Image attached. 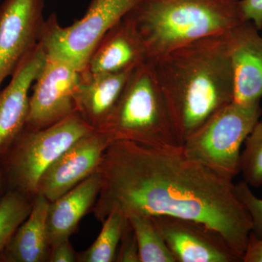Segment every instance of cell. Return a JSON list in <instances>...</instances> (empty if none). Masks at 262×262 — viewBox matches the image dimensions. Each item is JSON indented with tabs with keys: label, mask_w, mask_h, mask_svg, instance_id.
Segmentation results:
<instances>
[{
	"label": "cell",
	"mask_w": 262,
	"mask_h": 262,
	"mask_svg": "<svg viewBox=\"0 0 262 262\" xmlns=\"http://www.w3.org/2000/svg\"><path fill=\"white\" fill-rule=\"evenodd\" d=\"M101 187L93 207L103 222L117 212L170 215L201 222L220 232L244 260L252 228L233 181L192 159L182 146L158 148L113 141L98 168Z\"/></svg>",
	"instance_id": "obj_1"
},
{
	"label": "cell",
	"mask_w": 262,
	"mask_h": 262,
	"mask_svg": "<svg viewBox=\"0 0 262 262\" xmlns=\"http://www.w3.org/2000/svg\"><path fill=\"white\" fill-rule=\"evenodd\" d=\"M229 32L189 43L150 61L179 146L233 101Z\"/></svg>",
	"instance_id": "obj_2"
},
{
	"label": "cell",
	"mask_w": 262,
	"mask_h": 262,
	"mask_svg": "<svg viewBox=\"0 0 262 262\" xmlns=\"http://www.w3.org/2000/svg\"><path fill=\"white\" fill-rule=\"evenodd\" d=\"M127 15L149 61L189 43L229 32L245 22L239 0H141Z\"/></svg>",
	"instance_id": "obj_3"
},
{
	"label": "cell",
	"mask_w": 262,
	"mask_h": 262,
	"mask_svg": "<svg viewBox=\"0 0 262 262\" xmlns=\"http://www.w3.org/2000/svg\"><path fill=\"white\" fill-rule=\"evenodd\" d=\"M97 131L112 142L132 141L158 148L179 146L151 62L134 70L111 115Z\"/></svg>",
	"instance_id": "obj_4"
},
{
	"label": "cell",
	"mask_w": 262,
	"mask_h": 262,
	"mask_svg": "<svg viewBox=\"0 0 262 262\" xmlns=\"http://www.w3.org/2000/svg\"><path fill=\"white\" fill-rule=\"evenodd\" d=\"M94 130L77 113L42 130L24 129L0 163L8 189L35 195L38 183L49 166Z\"/></svg>",
	"instance_id": "obj_5"
},
{
	"label": "cell",
	"mask_w": 262,
	"mask_h": 262,
	"mask_svg": "<svg viewBox=\"0 0 262 262\" xmlns=\"http://www.w3.org/2000/svg\"><path fill=\"white\" fill-rule=\"evenodd\" d=\"M261 114L260 101H232L210 117L181 146L189 158L233 181L239 173L241 146Z\"/></svg>",
	"instance_id": "obj_6"
},
{
	"label": "cell",
	"mask_w": 262,
	"mask_h": 262,
	"mask_svg": "<svg viewBox=\"0 0 262 262\" xmlns=\"http://www.w3.org/2000/svg\"><path fill=\"white\" fill-rule=\"evenodd\" d=\"M141 1L91 0L84 16L69 27H62L53 13L45 22L39 44L46 56L82 71L101 38Z\"/></svg>",
	"instance_id": "obj_7"
},
{
	"label": "cell",
	"mask_w": 262,
	"mask_h": 262,
	"mask_svg": "<svg viewBox=\"0 0 262 262\" xmlns=\"http://www.w3.org/2000/svg\"><path fill=\"white\" fill-rule=\"evenodd\" d=\"M82 71L48 56L29 96L26 130H42L76 113L75 95Z\"/></svg>",
	"instance_id": "obj_8"
},
{
	"label": "cell",
	"mask_w": 262,
	"mask_h": 262,
	"mask_svg": "<svg viewBox=\"0 0 262 262\" xmlns=\"http://www.w3.org/2000/svg\"><path fill=\"white\" fill-rule=\"evenodd\" d=\"M45 0H5L0 5V87L37 49Z\"/></svg>",
	"instance_id": "obj_9"
},
{
	"label": "cell",
	"mask_w": 262,
	"mask_h": 262,
	"mask_svg": "<svg viewBox=\"0 0 262 262\" xmlns=\"http://www.w3.org/2000/svg\"><path fill=\"white\" fill-rule=\"evenodd\" d=\"M153 219L176 262H244L220 232L204 224L170 215Z\"/></svg>",
	"instance_id": "obj_10"
},
{
	"label": "cell",
	"mask_w": 262,
	"mask_h": 262,
	"mask_svg": "<svg viewBox=\"0 0 262 262\" xmlns=\"http://www.w3.org/2000/svg\"><path fill=\"white\" fill-rule=\"evenodd\" d=\"M111 143L97 130L77 141L42 174L36 194L53 202L68 192L98 170Z\"/></svg>",
	"instance_id": "obj_11"
},
{
	"label": "cell",
	"mask_w": 262,
	"mask_h": 262,
	"mask_svg": "<svg viewBox=\"0 0 262 262\" xmlns=\"http://www.w3.org/2000/svg\"><path fill=\"white\" fill-rule=\"evenodd\" d=\"M40 44L12 76L10 83L0 91V163L27 125L29 92L46 62Z\"/></svg>",
	"instance_id": "obj_12"
},
{
	"label": "cell",
	"mask_w": 262,
	"mask_h": 262,
	"mask_svg": "<svg viewBox=\"0 0 262 262\" xmlns=\"http://www.w3.org/2000/svg\"><path fill=\"white\" fill-rule=\"evenodd\" d=\"M249 21L229 33V53L234 75V100L251 103L262 98V35Z\"/></svg>",
	"instance_id": "obj_13"
},
{
	"label": "cell",
	"mask_w": 262,
	"mask_h": 262,
	"mask_svg": "<svg viewBox=\"0 0 262 262\" xmlns=\"http://www.w3.org/2000/svg\"><path fill=\"white\" fill-rule=\"evenodd\" d=\"M148 61L144 43L126 15L101 38L83 70L90 73H118L134 70Z\"/></svg>",
	"instance_id": "obj_14"
},
{
	"label": "cell",
	"mask_w": 262,
	"mask_h": 262,
	"mask_svg": "<svg viewBox=\"0 0 262 262\" xmlns=\"http://www.w3.org/2000/svg\"><path fill=\"white\" fill-rule=\"evenodd\" d=\"M134 70L118 73L82 71L75 95L76 113L95 130H99L111 115Z\"/></svg>",
	"instance_id": "obj_15"
},
{
	"label": "cell",
	"mask_w": 262,
	"mask_h": 262,
	"mask_svg": "<svg viewBox=\"0 0 262 262\" xmlns=\"http://www.w3.org/2000/svg\"><path fill=\"white\" fill-rule=\"evenodd\" d=\"M101 187V174L97 170L56 201L50 202L46 225L51 248L70 239L81 220L94 206Z\"/></svg>",
	"instance_id": "obj_16"
},
{
	"label": "cell",
	"mask_w": 262,
	"mask_h": 262,
	"mask_svg": "<svg viewBox=\"0 0 262 262\" xmlns=\"http://www.w3.org/2000/svg\"><path fill=\"white\" fill-rule=\"evenodd\" d=\"M49 204L50 201L45 196L39 194L34 196L30 213L0 253V261H49L51 246L46 225Z\"/></svg>",
	"instance_id": "obj_17"
},
{
	"label": "cell",
	"mask_w": 262,
	"mask_h": 262,
	"mask_svg": "<svg viewBox=\"0 0 262 262\" xmlns=\"http://www.w3.org/2000/svg\"><path fill=\"white\" fill-rule=\"evenodd\" d=\"M127 220L135 234L140 262H176L152 215H134Z\"/></svg>",
	"instance_id": "obj_18"
},
{
	"label": "cell",
	"mask_w": 262,
	"mask_h": 262,
	"mask_svg": "<svg viewBox=\"0 0 262 262\" xmlns=\"http://www.w3.org/2000/svg\"><path fill=\"white\" fill-rule=\"evenodd\" d=\"M128 220L117 212H113L103 220V227L91 247L77 254L81 262H113L116 261L117 249Z\"/></svg>",
	"instance_id": "obj_19"
},
{
	"label": "cell",
	"mask_w": 262,
	"mask_h": 262,
	"mask_svg": "<svg viewBox=\"0 0 262 262\" xmlns=\"http://www.w3.org/2000/svg\"><path fill=\"white\" fill-rule=\"evenodd\" d=\"M30 196L8 189L0 199V253L4 251L19 226L32 208Z\"/></svg>",
	"instance_id": "obj_20"
},
{
	"label": "cell",
	"mask_w": 262,
	"mask_h": 262,
	"mask_svg": "<svg viewBox=\"0 0 262 262\" xmlns=\"http://www.w3.org/2000/svg\"><path fill=\"white\" fill-rule=\"evenodd\" d=\"M241 151L239 173L250 187H262V120L253 127Z\"/></svg>",
	"instance_id": "obj_21"
},
{
	"label": "cell",
	"mask_w": 262,
	"mask_h": 262,
	"mask_svg": "<svg viewBox=\"0 0 262 262\" xmlns=\"http://www.w3.org/2000/svg\"><path fill=\"white\" fill-rule=\"evenodd\" d=\"M237 198L244 205L251 217L252 228L251 234L258 239H262V199L251 191V187L244 180L234 184Z\"/></svg>",
	"instance_id": "obj_22"
},
{
	"label": "cell",
	"mask_w": 262,
	"mask_h": 262,
	"mask_svg": "<svg viewBox=\"0 0 262 262\" xmlns=\"http://www.w3.org/2000/svg\"><path fill=\"white\" fill-rule=\"evenodd\" d=\"M116 261L119 262H140L139 248L134 230L127 222L124 229L121 241L117 249Z\"/></svg>",
	"instance_id": "obj_23"
},
{
	"label": "cell",
	"mask_w": 262,
	"mask_h": 262,
	"mask_svg": "<svg viewBox=\"0 0 262 262\" xmlns=\"http://www.w3.org/2000/svg\"><path fill=\"white\" fill-rule=\"evenodd\" d=\"M241 15L245 21L254 24L262 29V0H239Z\"/></svg>",
	"instance_id": "obj_24"
},
{
	"label": "cell",
	"mask_w": 262,
	"mask_h": 262,
	"mask_svg": "<svg viewBox=\"0 0 262 262\" xmlns=\"http://www.w3.org/2000/svg\"><path fill=\"white\" fill-rule=\"evenodd\" d=\"M77 261V254L72 248L70 239L62 241L51 248V262H74Z\"/></svg>",
	"instance_id": "obj_25"
},
{
	"label": "cell",
	"mask_w": 262,
	"mask_h": 262,
	"mask_svg": "<svg viewBox=\"0 0 262 262\" xmlns=\"http://www.w3.org/2000/svg\"><path fill=\"white\" fill-rule=\"evenodd\" d=\"M244 262H262V239L256 238L250 234Z\"/></svg>",
	"instance_id": "obj_26"
},
{
	"label": "cell",
	"mask_w": 262,
	"mask_h": 262,
	"mask_svg": "<svg viewBox=\"0 0 262 262\" xmlns=\"http://www.w3.org/2000/svg\"><path fill=\"white\" fill-rule=\"evenodd\" d=\"M5 187H6V182H5L4 173H3V168H2L1 165H0V199H1L3 194H5Z\"/></svg>",
	"instance_id": "obj_27"
}]
</instances>
